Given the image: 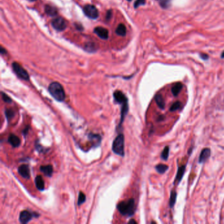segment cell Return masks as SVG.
I'll use <instances>...</instances> for the list:
<instances>
[{
  "mask_svg": "<svg viewBox=\"0 0 224 224\" xmlns=\"http://www.w3.org/2000/svg\"><path fill=\"white\" fill-rule=\"evenodd\" d=\"M28 1H29V2H35L36 0H28Z\"/></svg>",
  "mask_w": 224,
  "mask_h": 224,
  "instance_id": "836d02e7",
  "label": "cell"
},
{
  "mask_svg": "<svg viewBox=\"0 0 224 224\" xmlns=\"http://www.w3.org/2000/svg\"><path fill=\"white\" fill-rule=\"evenodd\" d=\"M51 24L55 30H58V31H63L67 26L65 20L61 17H57L56 19H53Z\"/></svg>",
  "mask_w": 224,
  "mask_h": 224,
  "instance_id": "8992f818",
  "label": "cell"
},
{
  "mask_svg": "<svg viewBox=\"0 0 224 224\" xmlns=\"http://www.w3.org/2000/svg\"><path fill=\"white\" fill-rule=\"evenodd\" d=\"M5 53H6V51L3 49V47H2V48H1V53H2V54H5Z\"/></svg>",
  "mask_w": 224,
  "mask_h": 224,
  "instance_id": "4dcf8cb0",
  "label": "cell"
},
{
  "mask_svg": "<svg viewBox=\"0 0 224 224\" xmlns=\"http://www.w3.org/2000/svg\"><path fill=\"white\" fill-rule=\"evenodd\" d=\"M18 172H19V174L24 178L29 179L30 177V169L28 166L23 164L19 166L18 168Z\"/></svg>",
  "mask_w": 224,
  "mask_h": 224,
  "instance_id": "30bf717a",
  "label": "cell"
},
{
  "mask_svg": "<svg viewBox=\"0 0 224 224\" xmlns=\"http://www.w3.org/2000/svg\"><path fill=\"white\" fill-rule=\"evenodd\" d=\"M129 223H137V222L135 221V220H130V222H129Z\"/></svg>",
  "mask_w": 224,
  "mask_h": 224,
  "instance_id": "1f68e13d",
  "label": "cell"
},
{
  "mask_svg": "<svg viewBox=\"0 0 224 224\" xmlns=\"http://www.w3.org/2000/svg\"><path fill=\"white\" fill-rule=\"evenodd\" d=\"M112 150L114 153L120 156L124 155V136L123 134H119L112 143Z\"/></svg>",
  "mask_w": 224,
  "mask_h": 224,
  "instance_id": "3957f363",
  "label": "cell"
},
{
  "mask_svg": "<svg viewBox=\"0 0 224 224\" xmlns=\"http://www.w3.org/2000/svg\"><path fill=\"white\" fill-rule=\"evenodd\" d=\"M185 166H180L178 168V173L176 175V178H175V181H177L178 183L181 180V179H182L183 175L185 174Z\"/></svg>",
  "mask_w": 224,
  "mask_h": 224,
  "instance_id": "ac0fdd59",
  "label": "cell"
},
{
  "mask_svg": "<svg viewBox=\"0 0 224 224\" xmlns=\"http://www.w3.org/2000/svg\"><path fill=\"white\" fill-rule=\"evenodd\" d=\"M169 147H166L164 150H163V151L161 153V159L164 160H168V156H169Z\"/></svg>",
  "mask_w": 224,
  "mask_h": 224,
  "instance_id": "7402d4cb",
  "label": "cell"
},
{
  "mask_svg": "<svg viewBox=\"0 0 224 224\" xmlns=\"http://www.w3.org/2000/svg\"><path fill=\"white\" fill-rule=\"evenodd\" d=\"M85 201H86V195H85L82 192H80V194H79V197H78V205H81Z\"/></svg>",
  "mask_w": 224,
  "mask_h": 224,
  "instance_id": "cb8c5ba5",
  "label": "cell"
},
{
  "mask_svg": "<svg viewBox=\"0 0 224 224\" xmlns=\"http://www.w3.org/2000/svg\"><path fill=\"white\" fill-rule=\"evenodd\" d=\"M111 13H112L111 11H108V12L107 13V19H111Z\"/></svg>",
  "mask_w": 224,
  "mask_h": 224,
  "instance_id": "f546056e",
  "label": "cell"
},
{
  "mask_svg": "<svg viewBox=\"0 0 224 224\" xmlns=\"http://www.w3.org/2000/svg\"><path fill=\"white\" fill-rule=\"evenodd\" d=\"M200 57H201V58L203 60H207L208 59V55H207V54L205 53H201V55H200Z\"/></svg>",
  "mask_w": 224,
  "mask_h": 224,
  "instance_id": "f1b7e54d",
  "label": "cell"
},
{
  "mask_svg": "<svg viewBox=\"0 0 224 224\" xmlns=\"http://www.w3.org/2000/svg\"><path fill=\"white\" fill-rule=\"evenodd\" d=\"M41 172H43L46 176L51 177L53 174V167L51 165L41 166L40 167Z\"/></svg>",
  "mask_w": 224,
  "mask_h": 224,
  "instance_id": "5bb4252c",
  "label": "cell"
},
{
  "mask_svg": "<svg viewBox=\"0 0 224 224\" xmlns=\"http://www.w3.org/2000/svg\"><path fill=\"white\" fill-rule=\"evenodd\" d=\"M12 67L15 74L19 77L21 79L24 80H29V75L26 70L24 69L22 66H21L18 63H13L12 64Z\"/></svg>",
  "mask_w": 224,
  "mask_h": 224,
  "instance_id": "277c9868",
  "label": "cell"
},
{
  "mask_svg": "<svg viewBox=\"0 0 224 224\" xmlns=\"http://www.w3.org/2000/svg\"><path fill=\"white\" fill-rule=\"evenodd\" d=\"M48 91L53 98L58 101H63L65 93L63 86L59 82H52L48 88Z\"/></svg>",
  "mask_w": 224,
  "mask_h": 224,
  "instance_id": "7a4b0ae2",
  "label": "cell"
},
{
  "mask_svg": "<svg viewBox=\"0 0 224 224\" xmlns=\"http://www.w3.org/2000/svg\"><path fill=\"white\" fill-rule=\"evenodd\" d=\"M181 102H179V101L175 102L172 105V107H170V109H169V110H170L172 112L175 111L176 110L179 109V108L181 107Z\"/></svg>",
  "mask_w": 224,
  "mask_h": 224,
  "instance_id": "d4e9b609",
  "label": "cell"
},
{
  "mask_svg": "<svg viewBox=\"0 0 224 224\" xmlns=\"http://www.w3.org/2000/svg\"><path fill=\"white\" fill-rule=\"evenodd\" d=\"M32 214L27 210H23L20 213L19 221L22 223H27L32 220Z\"/></svg>",
  "mask_w": 224,
  "mask_h": 224,
  "instance_id": "ba28073f",
  "label": "cell"
},
{
  "mask_svg": "<svg viewBox=\"0 0 224 224\" xmlns=\"http://www.w3.org/2000/svg\"><path fill=\"white\" fill-rule=\"evenodd\" d=\"M176 197H177L176 192L174 191H172L171 192L170 198H169V207H170L171 208H172L174 206L175 201H176Z\"/></svg>",
  "mask_w": 224,
  "mask_h": 224,
  "instance_id": "ffe728a7",
  "label": "cell"
},
{
  "mask_svg": "<svg viewBox=\"0 0 224 224\" xmlns=\"http://www.w3.org/2000/svg\"><path fill=\"white\" fill-rule=\"evenodd\" d=\"M168 166L165 164H158L157 166H156V171L160 174L165 173L166 171L168 170Z\"/></svg>",
  "mask_w": 224,
  "mask_h": 224,
  "instance_id": "44dd1931",
  "label": "cell"
},
{
  "mask_svg": "<svg viewBox=\"0 0 224 224\" xmlns=\"http://www.w3.org/2000/svg\"><path fill=\"white\" fill-rule=\"evenodd\" d=\"M155 100L156 102L157 105L159 107V108H161V109H164L165 107V102L164 98H162V96L160 94H157L155 96Z\"/></svg>",
  "mask_w": 224,
  "mask_h": 224,
  "instance_id": "9a60e30c",
  "label": "cell"
},
{
  "mask_svg": "<svg viewBox=\"0 0 224 224\" xmlns=\"http://www.w3.org/2000/svg\"><path fill=\"white\" fill-rule=\"evenodd\" d=\"M8 142L13 146V147H19L21 144V140L19 137L14 135L11 134L8 137Z\"/></svg>",
  "mask_w": 224,
  "mask_h": 224,
  "instance_id": "7c38bea8",
  "label": "cell"
},
{
  "mask_svg": "<svg viewBox=\"0 0 224 224\" xmlns=\"http://www.w3.org/2000/svg\"><path fill=\"white\" fill-rule=\"evenodd\" d=\"M128 1H129V2H130V1H131V0H128Z\"/></svg>",
  "mask_w": 224,
  "mask_h": 224,
  "instance_id": "e575fe53",
  "label": "cell"
},
{
  "mask_svg": "<svg viewBox=\"0 0 224 224\" xmlns=\"http://www.w3.org/2000/svg\"><path fill=\"white\" fill-rule=\"evenodd\" d=\"M114 100L120 104H123L125 102L128 101V99L126 95L120 91H115L113 94Z\"/></svg>",
  "mask_w": 224,
  "mask_h": 224,
  "instance_id": "9c48e42d",
  "label": "cell"
},
{
  "mask_svg": "<svg viewBox=\"0 0 224 224\" xmlns=\"http://www.w3.org/2000/svg\"><path fill=\"white\" fill-rule=\"evenodd\" d=\"M211 154V151L210 149L206 148L204 149L201 153V155H200L199 156V159H198V162L199 163H204V162L207 161L210 156Z\"/></svg>",
  "mask_w": 224,
  "mask_h": 224,
  "instance_id": "8fae6325",
  "label": "cell"
},
{
  "mask_svg": "<svg viewBox=\"0 0 224 224\" xmlns=\"http://www.w3.org/2000/svg\"><path fill=\"white\" fill-rule=\"evenodd\" d=\"M172 0H160V5L162 8L166 9L169 7V4H170Z\"/></svg>",
  "mask_w": 224,
  "mask_h": 224,
  "instance_id": "603a6c76",
  "label": "cell"
},
{
  "mask_svg": "<svg viewBox=\"0 0 224 224\" xmlns=\"http://www.w3.org/2000/svg\"><path fill=\"white\" fill-rule=\"evenodd\" d=\"M2 99H3V100L5 102H9V103H10V102H11V101H12L11 99L9 98V97L7 94H5V93L2 92Z\"/></svg>",
  "mask_w": 224,
  "mask_h": 224,
  "instance_id": "4316f807",
  "label": "cell"
},
{
  "mask_svg": "<svg viewBox=\"0 0 224 224\" xmlns=\"http://www.w3.org/2000/svg\"><path fill=\"white\" fill-rule=\"evenodd\" d=\"M116 33L121 36H124L126 34V28L124 24H120L116 29Z\"/></svg>",
  "mask_w": 224,
  "mask_h": 224,
  "instance_id": "d6986e66",
  "label": "cell"
},
{
  "mask_svg": "<svg viewBox=\"0 0 224 224\" xmlns=\"http://www.w3.org/2000/svg\"><path fill=\"white\" fill-rule=\"evenodd\" d=\"M145 4V0H136L134 3V7L137 8L140 5H143Z\"/></svg>",
  "mask_w": 224,
  "mask_h": 224,
  "instance_id": "83f0119b",
  "label": "cell"
},
{
  "mask_svg": "<svg viewBox=\"0 0 224 224\" xmlns=\"http://www.w3.org/2000/svg\"><path fill=\"white\" fill-rule=\"evenodd\" d=\"M94 32L102 40H106L108 37V31L107 28L98 26L94 29Z\"/></svg>",
  "mask_w": 224,
  "mask_h": 224,
  "instance_id": "52a82bcc",
  "label": "cell"
},
{
  "mask_svg": "<svg viewBox=\"0 0 224 224\" xmlns=\"http://www.w3.org/2000/svg\"><path fill=\"white\" fill-rule=\"evenodd\" d=\"M5 115L7 119L12 118L15 116V111L12 109H6Z\"/></svg>",
  "mask_w": 224,
  "mask_h": 224,
  "instance_id": "484cf974",
  "label": "cell"
},
{
  "mask_svg": "<svg viewBox=\"0 0 224 224\" xmlns=\"http://www.w3.org/2000/svg\"><path fill=\"white\" fill-rule=\"evenodd\" d=\"M221 57H222V59H224V51H223V52H222V55H221Z\"/></svg>",
  "mask_w": 224,
  "mask_h": 224,
  "instance_id": "d6a6232c",
  "label": "cell"
},
{
  "mask_svg": "<svg viewBox=\"0 0 224 224\" xmlns=\"http://www.w3.org/2000/svg\"><path fill=\"white\" fill-rule=\"evenodd\" d=\"M83 12L85 15L92 19H95L99 17V11L93 5H86L83 8Z\"/></svg>",
  "mask_w": 224,
  "mask_h": 224,
  "instance_id": "5b68a950",
  "label": "cell"
},
{
  "mask_svg": "<svg viewBox=\"0 0 224 224\" xmlns=\"http://www.w3.org/2000/svg\"><path fill=\"white\" fill-rule=\"evenodd\" d=\"M35 183L37 189L40 191H43L45 187V183L41 175H38L35 179Z\"/></svg>",
  "mask_w": 224,
  "mask_h": 224,
  "instance_id": "4fadbf2b",
  "label": "cell"
},
{
  "mask_svg": "<svg viewBox=\"0 0 224 224\" xmlns=\"http://www.w3.org/2000/svg\"><path fill=\"white\" fill-rule=\"evenodd\" d=\"M183 88V84L180 83V82H178L175 83L174 86L172 87V93L174 96H178V94L180 93L181 89Z\"/></svg>",
  "mask_w": 224,
  "mask_h": 224,
  "instance_id": "e0dca14e",
  "label": "cell"
},
{
  "mask_svg": "<svg viewBox=\"0 0 224 224\" xmlns=\"http://www.w3.org/2000/svg\"><path fill=\"white\" fill-rule=\"evenodd\" d=\"M45 11L48 15H50L51 17H54L57 15V9L51 5H46L45 7Z\"/></svg>",
  "mask_w": 224,
  "mask_h": 224,
  "instance_id": "2e32d148",
  "label": "cell"
},
{
  "mask_svg": "<svg viewBox=\"0 0 224 224\" xmlns=\"http://www.w3.org/2000/svg\"><path fill=\"white\" fill-rule=\"evenodd\" d=\"M117 208L120 213L126 216H131L134 214L136 207L134 199L130 198L127 201H122L118 204Z\"/></svg>",
  "mask_w": 224,
  "mask_h": 224,
  "instance_id": "6da1fadb",
  "label": "cell"
}]
</instances>
